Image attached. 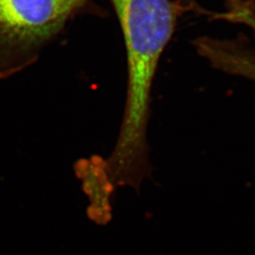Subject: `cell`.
Returning a JSON list of instances; mask_svg holds the SVG:
<instances>
[{
  "label": "cell",
  "mask_w": 255,
  "mask_h": 255,
  "mask_svg": "<svg viewBox=\"0 0 255 255\" xmlns=\"http://www.w3.org/2000/svg\"><path fill=\"white\" fill-rule=\"evenodd\" d=\"M211 14L213 18L245 25L255 32V7L245 0H228L225 11ZM193 45L198 53L215 68L255 83V48L245 43L244 39L201 37Z\"/></svg>",
  "instance_id": "3"
},
{
  "label": "cell",
  "mask_w": 255,
  "mask_h": 255,
  "mask_svg": "<svg viewBox=\"0 0 255 255\" xmlns=\"http://www.w3.org/2000/svg\"><path fill=\"white\" fill-rule=\"evenodd\" d=\"M118 15L127 52L128 85L122 124L106 168L116 187L140 194L145 180L153 181L147 125L155 74L173 35L178 19L188 10L203 12L184 0H110Z\"/></svg>",
  "instance_id": "1"
},
{
  "label": "cell",
  "mask_w": 255,
  "mask_h": 255,
  "mask_svg": "<svg viewBox=\"0 0 255 255\" xmlns=\"http://www.w3.org/2000/svg\"><path fill=\"white\" fill-rule=\"evenodd\" d=\"M101 14L90 0H0V81L34 64L69 21Z\"/></svg>",
  "instance_id": "2"
},
{
  "label": "cell",
  "mask_w": 255,
  "mask_h": 255,
  "mask_svg": "<svg viewBox=\"0 0 255 255\" xmlns=\"http://www.w3.org/2000/svg\"><path fill=\"white\" fill-rule=\"evenodd\" d=\"M74 169L82 182V190L90 201L86 211L87 217L98 225L108 224L113 217L112 203L117 187L110 178L105 159L100 156L80 159Z\"/></svg>",
  "instance_id": "4"
},
{
  "label": "cell",
  "mask_w": 255,
  "mask_h": 255,
  "mask_svg": "<svg viewBox=\"0 0 255 255\" xmlns=\"http://www.w3.org/2000/svg\"><path fill=\"white\" fill-rule=\"evenodd\" d=\"M185 2H187V3H189V4H192V5H197L196 3H195V1L194 0H184Z\"/></svg>",
  "instance_id": "5"
}]
</instances>
